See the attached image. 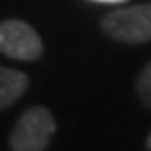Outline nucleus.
Listing matches in <instances>:
<instances>
[{
    "instance_id": "obj_4",
    "label": "nucleus",
    "mask_w": 151,
    "mask_h": 151,
    "mask_svg": "<svg viewBox=\"0 0 151 151\" xmlns=\"http://www.w3.org/2000/svg\"><path fill=\"white\" fill-rule=\"evenodd\" d=\"M26 88H28L26 73L0 65V110L20 100Z\"/></svg>"
},
{
    "instance_id": "obj_5",
    "label": "nucleus",
    "mask_w": 151,
    "mask_h": 151,
    "mask_svg": "<svg viewBox=\"0 0 151 151\" xmlns=\"http://www.w3.org/2000/svg\"><path fill=\"white\" fill-rule=\"evenodd\" d=\"M137 96L143 102V106L151 108V61L147 63V67L141 71L137 78Z\"/></svg>"
},
{
    "instance_id": "obj_2",
    "label": "nucleus",
    "mask_w": 151,
    "mask_h": 151,
    "mask_svg": "<svg viewBox=\"0 0 151 151\" xmlns=\"http://www.w3.org/2000/svg\"><path fill=\"white\" fill-rule=\"evenodd\" d=\"M102 29L112 39L124 43H143L151 39V2L108 12L102 18Z\"/></svg>"
},
{
    "instance_id": "obj_3",
    "label": "nucleus",
    "mask_w": 151,
    "mask_h": 151,
    "mask_svg": "<svg viewBox=\"0 0 151 151\" xmlns=\"http://www.w3.org/2000/svg\"><path fill=\"white\" fill-rule=\"evenodd\" d=\"M0 53L18 61H35L43 53L41 37L24 20L0 22Z\"/></svg>"
},
{
    "instance_id": "obj_1",
    "label": "nucleus",
    "mask_w": 151,
    "mask_h": 151,
    "mask_svg": "<svg viewBox=\"0 0 151 151\" xmlns=\"http://www.w3.org/2000/svg\"><path fill=\"white\" fill-rule=\"evenodd\" d=\"M55 134V118L45 106H32L20 116L10 134L14 151H45Z\"/></svg>"
},
{
    "instance_id": "obj_6",
    "label": "nucleus",
    "mask_w": 151,
    "mask_h": 151,
    "mask_svg": "<svg viewBox=\"0 0 151 151\" xmlns=\"http://www.w3.org/2000/svg\"><path fill=\"white\" fill-rule=\"evenodd\" d=\"M92 2H102V4H122V2H128V0H92Z\"/></svg>"
},
{
    "instance_id": "obj_7",
    "label": "nucleus",
    "mask_w": 151,
    "mask_h": 151,
    "mask_svg": "<svg viewBox=\"0 0 151 151\" xmlns=\"http://www.w3.org/2000/svg\"><path fill=\"white\" fill-rule=\"evenodd\" d=\"M147 147L151 149V134H149V137H147Z\"/></svg>"
}]
</instances>
